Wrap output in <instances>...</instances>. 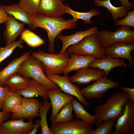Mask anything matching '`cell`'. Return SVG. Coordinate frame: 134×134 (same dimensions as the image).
I'll return each instance as SVG.
<instances>
[{
    "label": "cell",
    "mask_w": 134,
    "mask_h": 134,
    "mask_svg": "<svg viewBox=\"0 0 134 134\" xmlns=\"http://www.w3.org/2000/svg\"><path fill=\"white\" fill-rule=\"evenodd\" d=\"M35 30L38 27L45 30L48 37V50L50 53H54V41L55 38L63 30L74 29L77 22L73 19L66 20L62 17L54 18L42 15L38 13L31 15Z\"/></svg>",
    "instance_id": "1"
},
{
    "label": "cell",
    "mask_w": 134,
    "mask_h": 134,
    "mask_svg": "<svg viewBox=\"0 0 134 134\" xmlns=\"http://www.w3.org/2000/svg\"><path fill=\"white\" fill-rule=\"evenodd\" d=\"M128 100L126 93L118 92L109 97L105 103L96 106L94 115L95 125L97 126L104 120L118 119L122 115L124 104Z\"/></svg>",
    "instance_id": "2"
},
{
    "label": "cell",
    "mask_w": 134,
    "mask_h": 134,
    "mask_svg": "<svg viewBox=\"0 0 134 134\" xmlns=\"http://www.w3.org/2000/svg\"><path fill=\"white\" fill-rule=\"evenodd\" d=\"M18 72L24 76L39 81L50 90L59 88L56 84L47 76L41 62L32 55L30 54L22 63Z\"/></svg>",
    "instance_id": "3"
},
{
    "label": "cell",
    "mask_w": 134,
    "mask_h": 134,
    "mask_svg": "<svg viewBox=\"0 0 134 134\" xmlns=\"http://www.w3.org/2000/svg\"><path fill=\"white\" fill-rule=\"evenodd\" d=\"M69 54L66 51L62 53H47L39 50L34 52L32 55L41 62L45 73L59 74L63 73L68 63Z\"/></svg>",
    "instance_id": "4"
},
{
    "label": "cell",
    "mask_w": 134,
    "mask_h": 134,
    "mask_svg": "<svg viewBox=\"0 0 134 134\" xmlns=\"http://www.w3.org/2000/svg\"><path fill=\"white\" fill-rule=\"evenodd\" d=\"M66 51L69 53L83 56H94L99 59L105 57L103 48L95 34L86 36L78 43L70 46Z\"/></svg>",
    "instance_id": "5"
},
{
    "label": "cell",
    "mask_w": 134,
    "mask_h": 134,
    "mask_svg": "<svg viewBox=\"0 0 134 134\" xmlns=\"http://www.w3.org/2000/svg\"><path fill=\"white\" fill-rule=\"evenodd\" d=\"M95 34L103 48L117 42L134 43V31L128 26H121L114 32L108 30L98 31Z\"/></svg>",
    "instance_id": "6"
},
{
    "label": "cell",
    "mask_w": 134,
    "mask_h": 134,
    "mask_svg": "<svg viewBox=\"0 0 134 134\" xmlns=\"http://www.w3.org/2000/svg\"><path fill=\"white\" fill-rule=\"evenodd\" d=\"M50 129L53 134H90L94 130L92 124L77 118L51 124Z\"/></svg>",
    "instance_id": "7"
},
{
    "label": "cell",
    "mask_w": 134,
    "mask_h": 134,
    "mask_svg": "<svg viewBox=\"0 0 134 134\" xmlns=\"http://www.w3.org/2000/svg\"><path fill=\"white\" fill-rule=\"evenodd\" d=\"M119 86L118 82L108 78L105 76L95 81L92 84L87 86L81 91L85 99H100L109 90Z\"/></svg>",
    "instance_id": "8"
},
{
    "label": "cell",
    "mask_w": 134,
    "mask_h": 134,
    "mask_svg": "<svg viewBox=\"0 0 134 134\" xmlns=\"http://www.w3.org/2000/svg\"><path fill=\"white\" fill-rule=\"evenodd\" d=\"M45 74L49 79L58 85L62 91L75 97L85 107H88L90 105V103L84 98L81 90L76 85L69 81L68 74H64V76H61L59 74Z\"/></svg>",
    "instance_id": "9"
},
{
    "label": "cell",
    "mask_w": 134,
    "mask_h": 134,
    "mask_svg": "<svg viewBox=\"0 0 134 134\" xmlns=\"http://www.w3.org/2000/svg\"><path fill=\"white\" fill-rule=\"evenodd\" d=\"M112 134H126L134 129V103L129 100L125 103L122 115L117 120Z\"/></svg>",
    "instance_id": "10"
},
{
    "label": "cell",
    "mask_w": 134,
    "mask_h": 134,
    "mask_svg": "<svg viewBox=\"0 0 134 134\" xmlns=\"http://www.w3.org/2000/svg\"><path fill=\"white\" fill-rule=\"evenodd\" d=\"M105 57L113 58H125L129 62L127 68H131L134 65L131 53L134 50V43L128 44L121 42H117L104 48Z\"/></svg>",
    "instance_id": "11"
},
{
    "label": "cell",
    "mask_w": 134,
    "mask_h": 134,
    "mask_svg": "<svg viewBox=\"0 0 134 134\" xmlns=\"http://www.w3.org/2000/svg\"><path fill=\"white\" fill-rule=\"evenodd\" d=\"M25 118L4 122L0 126V134H28L33 128V121L24 122Z\"/></svg>",
    "instance_id": "12"
},
{
    "label": "cell",
    "mask_w": 134,
    "mask_h": 134,
    "mask_svg": "<svg viewBox=\"0 0 134 134\" xmlns=\"http://www.w3.org/2000/svg\"><path fill=\"white\" fill-rule=\"evenodd\" d=\"M76 71V73L69 77V79L71 83H76L79 85L88 84L105 75L103 70L95 67L83 68Z\"/></svg>",
    "instance_id": "13"
},
{
    "label": "cell",
    "mask_w": 134,
    "mask_h": 134,
    "mask_svg": "<svg viewBox=\"0 0 134 134\" xmlns=\"http://www.w3.org/2000/svg\"><path fill=\"white\" fill-rule=\"evenodd\" d=\"M22 104V111L17 114H12L11 120L24 118L29 121H33L34 118L39 117V110L41 104L37 99L23 97Z\"/></svg>",
    "instance_id": "14"
},
{
    "label": "cell",
    "mask_w": 134,
    "mask_h": 134,
    "mask_svg": "<svg viewBox=\"0 0 134 134\" xmlns=\"http://www.w3.org/2000/svg\"><path fill=\"white\" fill-rule=\"evenodd\" d=\"M63 2L61 0H40L37 13L49 17H61L66 13Z\"/></svg>",
    "instance_id": "15"
},
{
    "label": "cell",
    "mask_w": 134,
    "mask_h": 134,
    "mask_svg": "<svg viewBox=\"0 0 134 134\" xmlns=\"http://www.w3.org/2000/svg\"><path fill=\"white\" fill-rule=\"evenodd\" d=\"M61 91L59 88L49 90L47 91L52 109V113L50 118L51 121L62 108L74 99L73 96L64 93Z\"/></svg>",
    "instance_id": "16"
},
{
    "label": "cell",
    "mask_w": 134,
    "mask_h": 134,
    "mask_svg": "<svg viewBox=\"0 0 134 134\" xmlns=\"http://www.w3.org/2000/svg\"><path fill=\"white\" fill-rule=\"evenodd\" d=\"M4 23L6 26V29L3 33V37L5 41L6 45L14 42L25 29V24L17 21L10 15H8Z\"/></svg>",
    "instance_id": "17"
},
{
    "label": "cell",
    "mask_w": 134,
    "mask_h": 134,
    "mask_svg": "<svg viewBox=\"0 0 134 134\" xmlns=\"http://www.w3.org/2000/svg\"><path fill=\"white\" fill-rule=\"evenodd\" d=\"M98 31V27L95 26L87 30L76 32L75 34L65 36L61 34H59L57 37L62 41V46L59 53L64 52L70 46L78 43L86 36L96 34Z\"/></svg>",
    "instance_id": "18"
},
{
    "label": "cell",
    "mask_w": 134,
    "mask_h": 134,
    "mask_svg": "<svg viewBox=\"0 0 134 134\" xmlns=\"http://www.w3.org/2000/svg\"><path fill=\"white\" fill-rule=\"evenodd\" d=\"M124 59L113 58L105 57L103 58H96L91 62L88 68L95 67L103 70L105 75L107 76L109 72L113 68L118 67H127Z\"/></svg>",
    "instance_id": "19"
},
{
    "label": "cell",
    "mask_w": 134,
    "mask_h": 134,
    "mask_svg": "<svg viewBox=\"0 0 134 134\" xmlns=\"http://www.w3.org/2000/svg\"><path fill=\"white\" fill-rule=\"evenodd\" d=\"M49 89L39 81L32 79L28 86L25 89L15 92L25 98H32L36 95L39 96L44 100L49 99L47 91Z\"/></svg>",
    "instance_id": "20"
},
{
    "label": "cell",
    "mask_w": 134,
    "mask_h": 134,
    "mask_svg": "<svg viewBox=\"0 0 134 134\" xmlns=\"http://www.w3.org/2000/svg\"><path fill=\"white\" fill-rule=\"evenodd\" d=\"M70 54V57L68 63L63 71L64 74H68L71 71L82 68H88L90 64L96 58L94 56H83L72 53Z\"/></svg>",
    "instance_id": "21"
},
{
    "label": "cell",
    "mask_w": 134,
    "mask_h": 134,
    "mask_svg": "<svg viewBox=\"0 0 134 134\" xmlns=\"http://www.w3.org/2000/svg\"><path fill=\"white\" fill-rule=\"evenodd\" d=\"M4 10L8 15H10L17 19L27 24L32 30L35 29L31 15L19 6L18 3L4 5Z\"/></svg>",
    "instance_id": "22"
},
{
    "label": "cell",
    "mask_w": 134,
    "mask_h": 134,
    "mask_svg": "<svg viewBox=\"0 0 134 134\" xmlns=\"http://www.w3.org/2000/svg\"><path fill=\"white\" fill-rule=\"evenodd\" d=\"M30 52V51L27 52L20 57L15 58L0 71V86H3L8 77L18 72L21 65L27 59Z\"/></svg>",
    "instance_id": "23"
},
{
    "label": "cell",
    "mask_w": 134,
    "mask_h": 134,
    "mask_svg": "<svg viewBox=\"0 0 134 134\" xmlns=\"http://www.w3.org/2000/svg\"><path fill=\"white\" fill-rule=\"evenodd\" d=\"M32 79L17 72L7 78L3 86L7 87L11 92H15L26 88Z\"/></svg>",
    "instance_id": "24"
},
{
    "label": "cell",
    "mask_w": 134,
    "mask_h": 134,
    "mask_svg": "<svg viewBox=\"0 0 134 134\" xmlns=\"http://www.w3.org/2000/svg\"><path fill=\"white\" fill-rule=\"evenodd\" d=\"M94 4L97 6L106 8L111 14L113 20L115 22L119 18L125 17L128 11L124 6L115 7L112 4L110 0H93Z\"/></svg>",
    "instance_id": "25"
},
{
    "label": "cell",
    "mask_w": 134,
    "mask_h": 134,
    "mask_svg": "<svg viewBox=\"0 0 134 134\" xmlns=\"http://www.w3.org/2000/svg\"><path fill=\"white\" fill-rule=\"evenodd\" d=\"M65 5L66 13L72 15L73 17V19L76 22L78 19H80L83 20L84 23L85 24L94 23V22L91 20L92 18L96 16H99L101 14L99 10L94 8L86 12H80L72 9L68 3Z\"/></svg>",
    "instance_id": "26"
},
{
    "label": "cell",
    "mask_w": 134,
    "mask_h": 134,
    "mask_svg": "<svg viewBox=\"0 0 134 134\" xmlns=\"http://www.w3.org/2000/svg\"><path fill=\"white\" fill-rule=\"evenodd\" d=\"M73 106V111L75 116L87 123L95 124V117L88 113L84 109L83 106L75 99L71 101Z\"/></svg>",
    "instance_id": "27"
},
{
    "label": "cell",
    "mask_w": 134,
    "mask_h": 134,
    "mask_svg": "<svg viewBox=\"0 0 134 134\" xmlns=\"http://www.w3.org/2000/svg\"><path fill=\"white\" fill-rule=\"evenodd\" d=\"M51 106L50 102L47 100H44L40 107L39 110V117L40 118L39 125L42 134H53L48 126L47 119V112Z\"/></svg>",
    "instance_id": "28"
},
{
    "label": "cell",
    "mask_w": 134,
    "mask_h": 134,
    "mask_svg": "<svg viewBox=\"0 0 134 134\" xmlns=\"http://www.w3.org/2000/svg\"><path fill=\"white\" fill-rule=\"evenodd\" d=\"M20 35V39L25 42L30 47H37L45 42L40 36L28 29H25Z\"/></svg>",
    "instance_id": "29"
},
{
    "label": "cell",
    "mask_w": 134,
    "mask_h": 134,
    "mask_svg": "<svg viewBox=\"0 0 134 134\" xmlns=\"http://www.w3.org/2000/svg\"><path fill=\"white\" fill-rule=\"evenodd\" d=\"M72 111L73 106L71 102L62 108L51 121V124L63 123L73 119L74 117Z\"/></svg>",
    "instance_id": "30"
},
{
    "label": "cell",
    "mask_w": 134,
    "mask_h": 134,
    "mask_svg": "<svg viewBox=\"0 0 134 134\" xmlns=\"http://www.w3.org/2000/svg\"><path fill=\"white\" fill-rule=\"evenodd\" d=\"M22 96L15 92H10L5 98L3 104L2 111L11 112L13 108L17 105L22 103Z\"/></svg>",
    "instance_id": "31"
},
{
    "label": "cell",
    "mask_w": 134,
    "mask_h": 134,
    "mask_svg": "<svg viewBox=\"0 0 134 134\" xmlns=\"http://www.w3.org/2000/svg\"><path fill=\"white\" fill-rule=\"evenodd\" d=\"M117 119L113 118L103 121L90 134H112V131L115 127Z\"/></svg>",
    "instance_id": "32"
},
{
    "label": "cell",
    "mask_w": 134,
    "mask_h": 134,
    "mask_svg": "<svg viewBox=\"0 0 134 134\" xmlns=\"http://www.w3.org/2000/svg\"><path fill=\"white\" fill-rule=\"evenodd\" d=\"M24 41L20 39L0 48V63L9 56L17 48H23Z\"/></svg>",
    "instance_id": "33"
},
{
    "label": "cell",
    "mask_w": 134,
    "mask_h": 134,
    "mask_svg": "<svg viewBox=\"0 0 134 134\" xmlns=\"http://www.w3.org/2000/svg\"><path fill=\"white\" fill-rule=\"evenodd\" d=\"M40 0H20L18 5L30 15L37 13Z\"/></svg>",
    "instance_id": "34"
},
{
    "label": "cell",
    "mask_w": 134,
    "mask_h": 134,
    "mask_svg": "<svg viewBox=\"0 0 134 134\" xmlns=\"http://www.w3.org/2000/svg\"><path fill=\"white\" fill-rule=\"evenodd\" d=\"M115 26H120L134 28V10L128 11L123 19L118 20L114 24Z\"/></svg>",
    "instance_id": "35"
},
{
    "label": "cell",
    "mask_w": 134,
    "mask_h": 134,
    "mask_svg": "<svg viewBox=\"0 0 134 134\" xmlns=\"http://www.w3.org/2000/svg\"><path fill=\"white\" fill-rule=\"evenodd\" d=\"M10 92L7 87L0 86V110L2 109L4 102Z\"/></svg>",
    "instance_id": "36"
},
{
    "label": "cell",
    "mask_w": 134,
    "mask_h": 134,
    "mask_svg": "<svg viewBox=\"0 0 134 134\" xmlns=\"http://www.w3.org/2000/svg\"><path fill=\"white\" fill-rule=\"evenodd\" d=\"M120 88L122 90L127 94L129 100L134 103V89L122 86L120 87Z\"/></svg>",
    "instance_id": "37"
},
{
    "label": "cell",
    "mask_w": 134,
    "mask_h": 134,
    "mask_svg": "<svg viewBox=\"0 0 134 134\" xmlns=\"http://www.w3.org/2000/svg\"><path fill=\"white\" fill-rule=\"evenodd\" d=\"M8 15L4 10V5L1 4L0 6V24L4 23L7 19Z\"/></svg>",
    "instance_id": "38"
},
{
    "label": "cell",
    "mask_w": 134,
    "mask_h": 134,
    "mask_svg": "<svg viewBox=\"0 0 134 134\" xmlns=\"http://www.w3.org/2000/svg\"><path fill=\"white\" fill-rule=\"evenodd\" d=\"M10 113L2 111L0 112V126L2 123L7 120L11 116Z\"/></svg>",
    "instance_id": "39"
},
{
    "label": "cell",
    "mask_w": 134,
    "mask_h": 134,
    "mask_svg": "<svg viewBox=\"0 0 134 134\" xmlns=\"http://www.w3.org/2000/svg\"><path fill=\"white\" fill-rule=\"evenodd\" d=\"M121 5L125 7L127 9L128 11L130 10L134 7L133 3L129 1L128 0H119Z\"/></svg>",
    "instance_id": "40"
},
{
    "label": "cell",
    "mask_w": 134,
    "mask_h": 134,
    "mask_svg": "<svg viewBox=\"0 0 134 134\" xmlns=\"http://www.w3.org/2000/svg\"><path fill=\"white\" fill-rule=\"evenodd\" d=\"M40 120L38 119L36 120L34 124V126L31 131L28 134H35L38 131V129L40 127L39 122Z\"/></svg>",
    "instance_id": "41"
},
{
    "label": "cell",
    "mask_w": 134,
    "mask_h": 134,
    "mask_svg": "<svg viewBox=\"0 0 134 134\" xmlns=\"http://www.w3.org/2000/svg\"><path fill=\"white\" fill-rule=\"evenodd\" d=\"M23 106L22 103L18 104L14 107L11 110L12 114H16L21 112L22 110Z\"/></svg>",
    "instance_id": "42"
},
{
    "label": "cell",
    "mask_w": 134,
    "mask_h": 134,
    "mask_svg": "<svg viewBox=\"0 0 134 134\" xmlns=\"http://www.w3.org/2000/svg\"><path fill=\"white\" fill-rule=\"evenodd\" d=\"M63 2H65L66 0H61Z\"/></svg>",
    "instance_id": "43"
}]
</instances>
